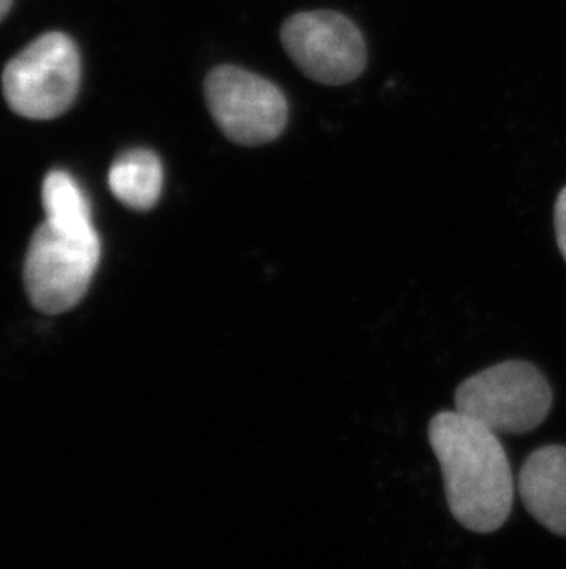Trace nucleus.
<instances>
[{
  "label": "nucleus",
  "instance_id": "f257e3e1",
  "mask_svg": "<svg viewBox=\"0 0 566 569\" xmlns=\"http://www.w3.org/2000/svg\"><path fill=\"white\" fill-rule=\"evenodd\" d=\"M428 441L458 523L482 535L501 529L512 512L515 489L508 456L497 433L458 411H444L431 420Z\"/></svg>",
  "mask_w": 566,
  "mask_h": 569
},
{
  "label": "nucleus",
  "instance_id": "f03ea898",
  "mask_svg": "<svg viewBox=\"0 0 566 569\" xmlns=\"http://www.w3.org/2000/svg\"><path fill=\"white\" fill-rule=\"evenodd\" d=\"M456 411L493 433H528L550 413L552 389L528 361H504L478 372L456 389Z\"/></svg>",
  "mask_w": 566,
  "mask_h": 569
},
{
  "label": "nucleus",
  "instance_id": "7ed1b4c3",
  "mask_svg": "<svg viewBox=\"0 0 566 569\" xmlns=\"http://www.w3.org/2000/svg\"><path fill=\"white\" fill-rule=\"evenodd\" d=\"M81 60L74 41L44 33L6 64L2 89L11 111L24 119H58L80 91Z\"/></svg>",
  "mask_w": 566,
  "mask_h": 569
},
{
  "label": "nucleus",
  "instance_id": "20e7f679",
  "mask_svg": "<svg viewBox=\"0 0 566 569\" xmlns=\"http://www.w3.org/2000/svg\"><path fill=\"white\" fill-rule=\"evenodd\" d=\"M100 257V237H74L44 221L33 232L24 260L30 302L49 316L78 307L91 288Z\"/></svg>",
  "mask_w": 566,
  "mask_h": 569
},
{
  "label": "nucleus",
  "instance_id": "39448f33",
  "mask_svg": "<svg viewBox=\"0 0 566 569\" xmlns=\"http://www.w3.org/2000/svg\"><path fill=\"white\" fill-rule=\"evenodd\" d=\"M204 98L221 133L234 144H267L279 139L287 124V98L282 89L235 64L210 70Z\"/></svg>",
  "mask_w": 566,
  "mask_h": 569
},
{
  "label": "nucleus",
  "instance_id": "423d86ee",
  "mask_svg": "<svg viewBox=\"0 0 566 569\" xmlns=\"http://www.w3.org/2000/svg\"><path fill=\"white\" fill-rule=\"evenodd\" d=\"M282 44L293 63L322 86L357 80L368 60L363 33L338 11L294 13L283 22Z\"/></svg>",
  "mask_w": 566,
  "mask_h": 569
},
{
  "label": "nucleus",
  "instance_id": "0eeeda50",
  "mask_svg": "<svg viewBox=\"0 0 566 569\" xmlns=\"http://www.w3.org/2000/svg\"><path fill=\"white\" fill-rule=\"evenodd\" d=\"M518 495L540 526L566 537L565 446H543L526 459L518 473Z\"/></svg>",
  "mask_w": 566,
  "mask_h": 569
},
{
  "label": "nucleus",
  "instance_id": "6e6552de",
  "mask_svg": "<svg viewBox=\"0 0 566 569\" xmlns=\"http://www.w3.org/2000/svg\"><path fill=\"white\" fill-rule=\"evenodd\" d=\"M164 168L155 151H123L109 170V189L120 203L133 210H150L159 203Z\"/></svg>",
  "mask_w": 566,
  "mask_h": 569
},
{
  "label": "nucleus",
  "instance_id": "1a4fd4ad",
  "mask_svg": "<svg viewBox=\"0 0 566 569\" xmlns=\"http://www.w3.org/2000/svg\"><path fill=\"white\" fill-rule=\"evenodd\" d=\"M44 214L47 223L58 231L74 237H98L92 223V210L85 193L69 172L52 170L44 178L43 190Z\"/></svg>",
  "mask_w": 566,
  "mask_h": 569
},
{
  "label": "nucleus",
  "instance_id": "9d476101",
  "mask_svg": "<svg viewBox=\"0 0 566 569\" xmlns=\"http://www.w3.org/2000/svg\"><path fill=\"white\" fill-rule=\"evenodd\" d=\"M554 226H556L557 246L566 260V187L559 193L554 210Z\"/></svg>",
  "mask_w": 566,
  "mask_h": 569
},
{
  "label": "nucleus",
  "instance_id": "9b49d317",
  "mask_svg": "<svg viewBox=\"0 0 566 569\" xmlns=\"http://www.w3.org/2000/svg\"><path fill=\"white\" fill-rule=\"evenodd\" d=\"M11 4H13V0H0V21H2L6 13L10 11Z\"/></svg>",
  "mask_w": 566,
  "mask_h": 569
}]
</instances>
